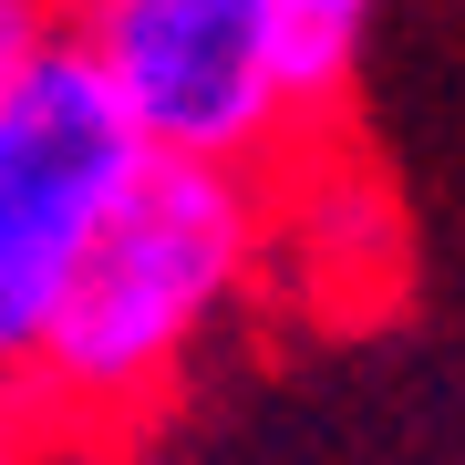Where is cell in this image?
<instances>
[{
    "mask_svg": "<svg viewBox=\"0 0 465 465\" xmlns=\"http://www.w3.org/2000/svg\"><path fill=\"white\" fill-rule=\"evenodd\" d=\"M21 42H32V32H0V73H11V52H21Z\"/></svg>",
    "mask_w": 465,
    "mask_h": 465,
    "instance_id": "obj_7",
    "label": "cell"
},
{
    "mask_svg": "<svg viewBox=\"0 0 465 465\" xmlns=\"http://www.w3.org/2000/svg\"><path fill=\"white\" fill-rule=\"evenodd\" d=\"M145 155L155 145L134 134L104 63L63 21L11 52L0 73V393L32 382L52 311Z\"/></svg>",
    "mask_w": 465,
    "mask_h": 465,
    "instance_id": "obj_2",
    "label": "cell"
},
{
    "mask_svg": "<svg viewBox=\"0 0 465 465\" xmlns=\"http://www.w3.org/2000/svg\"><path fill=\"white\" fill-rule=\"evenodd\" d=\"M21 424H32V403L0 393V465H21Z\"/></svg>",
    "mask_w": 465,
    "mask_h": 465,
    "instance_id": "obj_6",
    "label": "cell"
},
{
    "mask_svg": "<svg viewBox=\"0 0 465 465\" xmlns=\"http://www.w3.org/2000/svg\"><path fill=\"white\" fill-rule=\"evenodd\" d=\"M290 11V42H300V73H311V94L331 104L341 94V73H351V52H362L372 32V11L382 0H280Z\"/></svg>",
    "mask_w": 465,
    "mask_h": 465,
    "instance_id": "obj_4",
    "label": "cell"
},
{
    "mask_svg": "<svg viewBox=\"0 0 465 465\" xmlns=\"http://www.w3.org/2000/svg\"><path fill=\"white\" fill-rule=\"evenodd\" d=\"M73 0H0V32H52Z\"/></svg>",
    "mask_w": 465,
    "mask_h": 465,
    "instance_id": "obj_5",
    "label": "cell"
},
{
    "mask_svg": "<svg viewBox=\"0 0 465 465\" xmlns=\"http://www.w3.org/2000/svg\"><path fill=\"white\" fill-rule=\"evenodd\" d=\"M269 259V176L207 166V155H145L114 217L94 228L63 311L42 331V362L21 382L32 424L114 434L176 393V372L238 311V290Z\"/></svg>",
    "mask_w": 465,
    "mask_h": 465,
    "instance_id": "obj_1",
    "label": "cell"
},
{
    "mask_svg": "<svg viewBox=\"0 0 465 465\" xmlns=\"http://www.w3.org/2000/svg\"><path fill=\"white\" fill-rule=\"evenodd\" d=\"M63 32L104 63L114 104L155 155L269 176L331 114L300 73L280 0H73Z\"/></svg>",
    "mask_w": 465,
    "mask_h": 465,
    "instance_id": "obj_3",
    "label": "cell"
}]
</instances>
